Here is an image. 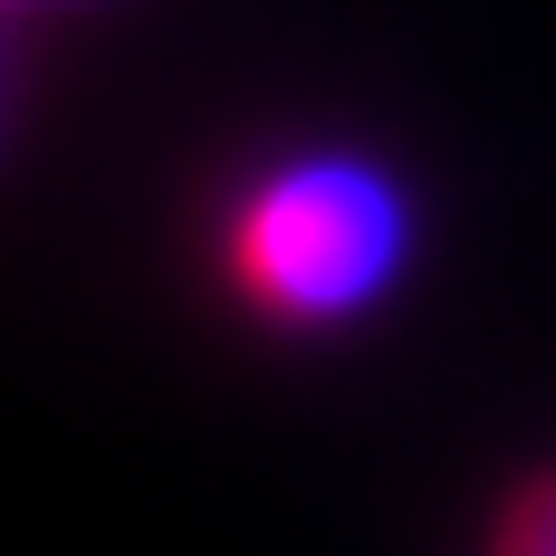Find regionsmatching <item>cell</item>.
<instances>
[{
  "label": "cell",
  "instance_id": "4",
  "mask_svg": "<svg viewBox=\"0 0 556 556\" xmlns=\"http://www.w3.org/2000/svg\"><path fill=\"white\" fill-rule=\"evenodd\" d=\"M0 10H58V0H0Z\"/></svg>",
  "mask_w": 556,
  "mask_h": 556
},
{
  "label": "cell",
  "instance_id": "1",
  "mask_svg": "<svg viewBox=\"0 0 556 556\" xmlns=\"http://www.w3.org/2000/svg\"><path fill=\"white\" fill-rule=\"evenodd\" d=\"M413 212L375 164L355 154H288L250 173L222 212V269L250 317L269 327H345L365 317L403 269Z\"/></svg>",
  "mask_w": 556,
  "mask_h": 556
},
{
  "label": "cell",
  "instance_id": "3",
  "mask_svg": "<svg viewBox=\"0 0 556 556\" xmlns=\"http://www.w3.org/2000/svg\"><path fill=\"white\" fill-rule=\"evenodd\" d=\"M0 144H10V67H0Z\"/></svg>",
  "mask_w": 556,
  "mask_h": 556
},
{
  "label": "cell",
  "instance_id": "2",
  "mask_svg": "<svg viewBox=\"0 0 556 556\" xmlns=\"http://www.w3.org/2000/svg\"><path fill=\"white\" fill-rule=\"evenodd\" d=\"M500 556H556V480H538V490H518V500H508Z\"/></svg>",
  "mask_w": 556,
  "mask_h": 556
}]
</instances>
